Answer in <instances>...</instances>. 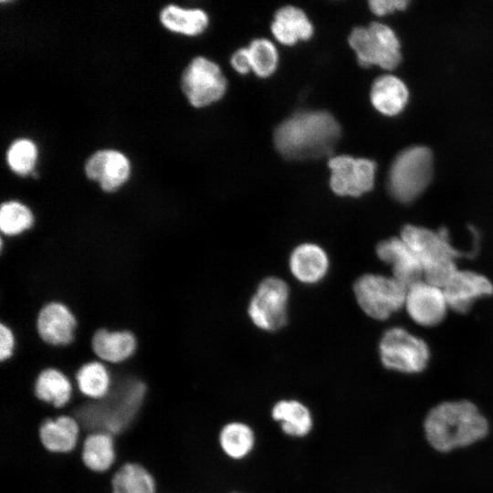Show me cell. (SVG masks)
<instances>
[{
	"mask_svg": "<svg viewBox=\"0 0 493 493\" xmlns=\"http://www.w3.org/2000/svg\"><path fill=\"white\" fill-rule=\"evenodd\" d=\"M34 394L41 402L55 408L66 406L72 398L73 385L70 379L59 369L47 367L37 374Z\"/></svg>",
	"mask_w": 493,
	"mask_h": 493,
	"instance_id": "7402d4cb",
	"label": "cell"
},
{
	"mask_svg": "<svg viewBox=\"0 0 493 493\" xmlns=\"http://www.w3.org/2000/svg\"><path fill=\"white\" fill-rule=\"evenodd\" d=\"M341 132L340 123L330 112L301 110L277 127L274 144L287 159H317L333 152Z\"/></svg>",
	"mask_w": 493,
	"mask_h": 493,
	"instance_id": "6da1fadb",
	"label": "cell"
},
{
	"mask_svg": "<svg viewBox=\"0 0 493 493\" xmlns=\"http://www.w3.org/2000/svg\"><path fill=\"white\" fill-rule=\"evenodd\" d=\"M328 166L330 187L339 196L358 197L373 187L376 164L372 160L337 155L329 160Z\"/></svg>",
	"mask_w": 493,
	"mask_h": 493,
	"instance_id": "8fae6325",
	"label": "cell"
},
{
	"mask_svg": "<svg viewBox=\"0 0 493 493\" xmlns=\"http://www.w3.org/2000/svg\"><path fill=\"white\" fill-rule=\"evenodd\" d=\"M448 307L457 312H466L479 298L493 293V285L485 276L457 270L443 288Z\"/></svg>",
	"mask_w": 493,
	"mask_h": 493,
	"instance_id": "2e32d148",
	"label": "cell"
},
{
	"mask_svg": "<svg viewBox=\"0 0 493 493\" xmlns=\"http://www.w3.org/2000/svg\"><path fill=\"white\" fill-rule=\"evenodd\" d=\"M353 289L363 312L383 320L404 307L407 288L393 277L364 274L356 280Z\"/></svg>",
	"mask_w": 493,
	"mask_h": 493,
	"instance_id": "ba28073f",
	"label": "cell"
},
{
	"mask_svg": "<svg viewBox=\"0 0 493 493\" xmlns=\"http://www.w3.org/2000/svg\"><path fill=\"white\" fill-rule=\"evenodd\" d=\"M37 158V146L28 139L16 140L6 152V161L10 169L19 175L32 173Z\"/></svg>",
	"mask_w": 493,
	"mask_h": 493,
	"instance_id": "4dcf8cb0",
	"label": "cell"
},
{
	"mask_svg": "<svg viewBox=\"0 0 493 493\" xmlns=\"http://www.w3.org/2000/svg\"><path fill=\"white\" fill-rule=\"evenodd\" d=\"M404 307L415 323L425 327L440 323L449 308L443 288L425 279L407 288Z\"/></svg>",
	"mask_w": 493,
	"mask_h": 493,
	"instance_id": "7c38bea8",
	"label": "cell"
},
{
	"mask_svg": "<svg viewBox=\"0 0 493 493\" xmlns=\"http://www.w3.org/2000/svg\"><path fill=\"white\" fill-rule=\"evenodd\" d=\"M16 348V337L12 329L5 324L0 325V360L5 362L9 360Z\"/></svg>",
	"mask_w": 493,
	"mask_h": 493,
	"instance_id": "1f68e13d",
	"label": "cell"
},
{
	"mask_svg": "<svg viewBox=\"0 0 493 493\" xmlns=\"http://www.w3.org/2000/svg\"><path fill=\"white\" fill-rule=\"evenodd\" d=\"M91 348L101 362L121 363L134 354L137 341L129 330L100 329L92 336Z\"/></svg>",
	"mask_w": 493,
	"mask_h": 493,
	"instance_id": "ac0fdd59",
	"label": "cell"
},
{
	"mask_svg": "<svg viewBox=\"0 0 493 493\" xmlns=\"http://www.w3.org/2000/svg\"><path fill=\"white\" fill-rule=\"evenodd\" d=\"M289 268L299 281L314 284L327 274L329 257L320 246L304 243L292 251L289 257Z\"/></svg>",
	"mask_w": 493,
	"mask_h": 493,
	"instance_id": "d6986e66",
	"label": "cell"
},
{
	"mask_svg": "<svg viewBox=\"0 0 493 493\" xmlns=\"http://www.w3.org/2000/svg\"><path fill=\"white\" fill-rule=\"evenodd\" d=\"M376 254L392 267L393 277L406 288L423 279L424 270L419 258L401 236L380 242Z\"/></svg>",
	"mask_w": 493,
	"mask_h": 493,
	"instance_id": "9a60e30c",
	"label": "cell"
},
{
	"mask_svg": "<svg viewBox=\"0 0 493 493\" xmlns=\"http://www.w3.org/2000/svg\"><path fill=\"white\" fill-rule=\"evenodd\" d=\"M408 100V90L404 83L393 75H383L376 79L371 89L372 106L388 116L398 114Z\"/></svg>",
	"mask_w": 493,
	"mask_h": 493,
	"instance_id": "cb8c5ba5",
	"label": "cell"
},
{
	"mask_svg": "<svg viewBox=\"0 0 493 493\" xmlns=\"http://www.w3.org/2000/svg\"><path fill=\"white\" fill-rule=\"evenodd\" d=\"M85 173L99 183L105 192H114L130 177L131 164L128 158L116 150H100L86 162Z\"/></svg>",
	"mask_w": 493,
	"mask_h": 493,
	"instance_id": "5bb4252c",
	"label": "cell"
},
{
	"mask_svg": "<svg viewBox=\"0 0 493 493\" xmlns=\"http://www.w3.org/2000/svg\"><path fill=\"white\" fill-rule=\"evenodd\" d=\"M313 26L308 16L299 7L286 5L279 8L271 24V32L281 44L292 46L308 40L313 35Z\"/></svg>",
	"mask_w": 493,
	"mask_h": 493,
	"instance_id": "ffe728a7",
	"label": "cell"
},
{
	"mask_svg": "<svg viewBox=\"0 0 493 493\" xmlns=\"http://www.w3.org/2000/svg\"><path fill=\"white\" fill-rule=\"evenodd\" d=\"M230 62L233 68L239 74L245 75L251 71V62L247 47H242L235 51Z\"/></svg>",
	"mask_w": 493,
	"mask_h": 493,
	"instance_id": "836d02e7",
	"label": "cell"
},
{
	"mask_svg": "<svg viewBox=\"0 0 493 493\" xmlns=\"http://www.w3.org/2000/svg\"><path fill=\"white\" fill-rule=\"evenodd\" d=\"M147 394V386L142 380L130 378L123 381L99 401H89L80 405L75 416L81 426L92 431H103L117 435L126 431L141 411Z\"/></svg>",
	"mask_w": 493,
	"mask_h": 493,
	"instance_id": "3957f363",
	"label": "cell"
},
{
	"mask_svg": "<svg viewBox=\"0 0 493 493\" xmlns=\"http://www.w3.org/2000/svg\"><path fill=\"white\" fill-rule=\"evenodd\" d=\"M348 40L362 67L375 65L391 70L401 60L399 40L386 25L373 22L367 27H355Z\"/></svg>",
	"mask_w": 493,
	"mask_h": 493,
	"instance_id": "8992f818",
	"label": "cell"
},
{
	"mask_svg": "<svg viewBox=\"0 0 493 493\" xmlns=\"http://www.w3.org/2000/svg\"><path fill=\"white\" fill-rule=\"evenodd\" d=\"M271 418L282 432L290 437L307 436L313 428V416L309 408L296 399H283L271 409Z\"/></svg>",
	"mask_w": 493,
	"mask_h": 493,
	"instance_id": "44dd1931",
	"label": "cell"
},
{
	"mask_svg": "<svg viewBox=\"0 0 493 493\" xmlns=\"http://www.w3.org/2000/svg\"><path fill=\"white\" fill-rule=\"evenodd\" d=\"M111 493H157L156 480L152 472L137 462H126L113 474Z\"/></svg>",
	"mask_w": 493,
	"mask_h": 493,
	"instance_id": "d4e9b609",
	"label": "cell"
},
{
	"mask_svg": "<svg viewBox=\"0 0 493 493\" xmlns=\"http://www.w3.org/2000/svg\"><path fill=\"white\" fill-rule=\"evenodd\" d=\"M75 381L79 391L89 401L105 398L113 387L110 371L101 361L83 363L76 372Z\"/></svg>",
	"mask_w": 493,
	"mask_h": 493,
	"instance_id": "484cf974",
	"label": "cell"
},
{
	"mask_svg": "<svg viewBox=\"0 0 493 493\" xmlns=\"http://www.w3.org/2000/svg\"><path fill=\"white\" fill-rule=\"evenodd\" d=\"M433 158L430 150L414 146L400 152L388 173L390 194L400 203H410L418 197L430 183Z\"/></svg>",
	"mask_w": 493,
	"mask_h": 493,
	"instance_id": "5b68a950",
	"label": "cell"
},
{
	"mask_svg": "<svg viewBox=\"0 0 493 493\" xmlns=\"http://www.w3.org/2000/svg\"><path fill=\"white\" fill-rule=\"evenodd\" d=\"M160 20L167 29L186 36L203 33L208 25V16L204 10L183 8L175 5L163 7Z\"/></svg>",
	"mask_w": 493,
	"mask_h": 493,
	"instance_id": "4316f807",
	"label": "cell"
},
{
	"mask_svg": "<svg viewBox=\"0 0 493 493\" xmlns=\"http://www.w3.org/2000/svg\"><path fill=\"white\" fill-rule=\"evenodd\" d=\"M218 442L226 456L233 460H242L253 451L256 435L247 424L230 422L221 428Z\"/></svg>",
	"mask_w": 493,
	"mask_h": 493,
	"instance_id": "83f0119b",
	"label": "cell"
},
{
	"mask_svg": "<svg viewBox=\"0 0 493 493\" xmlns=\"http://www.w3.org/2000/svg\"><path fill=\"white\" fill-rule=\"evenodd\" d=\"M288 294V287L281 278H265L248 305V316L252 322L267 331L282 328L287 321Z\"/></svg>",
	"mask_w": 493,
	"mask_h": 493,
	"instance_id": "30bf717a",
	"label": "cell"
},
{
	"mask_svg": "<svg viewBox=\"0 0 493 493\" xmlns=\"http://www.w3.org/2000/svg\"><path fill=\"white\" fill-rule=\"evenodd\" d=\"M35 218L32 211L18 201H7L1 205L0 229L6 236H15L32 227Z\"/></svg>",
	"mask_w": 493,
	"mask_h": 493,
	"instance_id": "f1b7e54d",
	"label": "cell"
},
{
	"mask_svg": "<svg viewBox=\"0 0 493 493\" xmlns=\"http://www.w3.org/2000/svg\"><path fill=\"white\" fill-rule=\"evenodd\" d=\"M424 432L435 450L448 453L483 440L489 433V423L474 403L446 401L426 414Z\"/></svg>",
	"mask_w": 493,
	"mask_h": 493,
	"instance_id": "7a4b0ae2",
	"label": "cell"
},
{
	"mask_svg": "<svg viewBox=\"0 0 493 493\" xmlns=\"http://www.w3.org/2000/svg\"><path fill=\"white\" fill-rule=\"evenodd\" d=\"M114 435L103 431H92L81 446V461L85 467L95 473L110 470L116 461Z\"/></svg>",
	"mask_w": 493,
	"mask_h": 493,
	"instance_id": "603a6c76",
	"label": "cell"
},
{
	"mask_svg": "<svg viewBox=\"0 0 493 493\" xmlns=\"http://www.w3.org/2000/svg\"><path fill=\"white\" fill-rule=\"evenodd\" d=\"M379 353L383 367L407 374L423 372L430 359L425 341L401 327L391 328L383 333Z\"/></svg>",
	"mask_w": 493,
	"mask_h": 493,
	"instance_id": "52a82bcc",
	"label": "cell"
},
{
	"mask_svg": "<svg viewBox=\"0 0 493 493\" xmlns=\"http://www.w3.org/2000/svg\"><path fill=\"white\" fill-rule=\"evenodd\" d=\"M226 87V79L219 66L204 57L194 58L182 75V90L195 108L219 100L225 95Z\"/></svg>",
	"mask_w": 493,
	"mask_h": 493,
	"instance_id": "9c48e42d",
	"label": "cell"
},
{
	"mask_svg": "<svg viewBox=\"0 0 493 493\" xmlns=\"http://www.w3.org/2000/svg\"><path fill=\"white\" fill-rule=\"evenodd\" d=\"M401 237L419 258L425 281L443 288L458 270L456 259L464 253L451 244L446 229L433 231L408 225L402 229Z\"/></svg>",
	"mask_w": 493,
	"mask_h": 493,
	"instance_id": "277c9868",
	"label": "cell"
},
{
	"mask_svg": "<svg viewBox=\"0 0 493 493\" xmlns=\"http://www.w3.org/2000/svg\"><path fill=\"white\" fill-rule=\"evenodd\" d=\"M407 5L408 1L405 0H371L369 2L370 9L377 16H383L395 10H404Z\"/></svg>",
	"mask_w": 493,
	"mask_h": 493,
	"instance_id": "d6a6232c",
	"label": "cell"
},
{
	"mask_svg": "<svg viewBox=\"0 0 493 493\" xmlns=\"http://www.w3.org/2000/svg\"><path fill=\"white\" fill-rule=\"evenodd\" d=\"M251 70L259 78L272 75L278 63V54L272 42L266 38L253 40L247 47Z\"/></svg>",
	"mask_w": 493,
	"mask_h": 493,
	"instance_id": "f546056e",
	"label": "cell"
},
{
	"mask_svg": "<svg viewBox=\"0 0 493 493\" xmlns=\"http://www.w3.org/2000/svg\"><path fill=\"white\" fill-rule=\"evenodd\" d=\"M81 425L75 415L61 414L45 419L38 427L41 446L49 453L72 452L79 440Z\"/></svg>",
	"mask_w": 493,
	"mask_h": 493,
	"instance_id": "e0dca14e",
	"label": "cell"
},
{
	"mask_svg": "<svg viewBox=\"0 0 493 493\" xmlns=\"http://www.w3.org/2000/svg\"><path fill=\"white\" fill-rule=\"evenodd\" d=\"M77 319L62 302L44 305L37 318V330L43 341L52 346H67L75 337Z\"/></svg>",
	"mask_w": 493,
	"mask_h": 493,
	"instance_id": "4fadbf2b",
	"label": "cell"
}]
</instances>
